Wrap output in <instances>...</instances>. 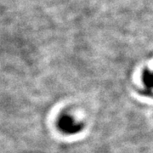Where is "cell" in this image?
Returning a JSON list of instances; mask_svg holds the SVG:
<instances>
[{"mask_svg": "<svg viewBox=\"0 0 153 153\" xmlns=\"http://www.w3.org/2000/svg\"><path fill=\"white\" fill-rule=\"evenodd\" d=\"M58 127L60 131L68 134H76L82 128V125L69 115H63L60 117L58 121Z\"/></svg>", "mask_w": 153, "mask_h": 153, "instance_id": "cell-1", "label": "cell"}]
</instances>
